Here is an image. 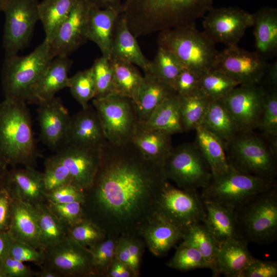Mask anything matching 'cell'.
Listing matches in <instances>:
<instances>
[{
  "instance_id": "6da1fadb",
  "label": "cell",
  "mask_w": 277,
  "mask_h": 277,
  "mask_svg": "<svg viewBox=\"0 0 277 277\" xmlns=\"http://www.w3.org/2000/svg\"><path fill=\"white\" fill-rule=\"evenodd\" d=\"M163 166L148 160L131 141L107 142L90 189L97 203L117 217L131 215L150 193L159 194L168 182Z\"/></svg>"
},
{
  "instance_id": "7a4b0ae2",
  "label": "cell",
  "mask_w": 277,
  "mask_h": 277,
  "mask_svg": "<svg viewBox=\"0 0 277 277\" xmlns=\"http://www.w3.org/2000/svg\"><path fill=\"white\" fill-rule=\"evenodd\" d=\"M213 0H125L121 13L135 37L195 24Z\"/></svg>"
},
{
  "instance_id": "3957f363",
  "label": "cell",
  "mask_w": 277,
  "mask_h": 277,
  "mask_svg": "<svg viewBox=\"0 0 277 277\" xmlns=\"http://www.w3.org/2000/svg\"><path fill=\"white\" fill-rule=\"evenodd\" d=\"M38 156L27 102L5 98L0 103V160L7 166L34 167Z\"/></svg>"
},
{
  "instance_id": "277c9868",
  "label": "cell",
  "mask_w": 277,
  "mask_h": 277,
  "mask_svg": "<svg viewBox=\"0 0 277 277\" xmlns=\"http://www.w3.org/2000/svg\"><path fill=\"white\" fill-rule=\"evenodd\" d=\"M240 238L268 245L277 238V185L248 199L234 209Z\"/></svg>"
},
{
  "instance_id": "5b68a950",
  "label": "cell",
  "mask_w": 277,
  "mask_h": 277,
  "mask_svg": "<svg viewBox=\"0 0 277 277\" xmlns=\"http://www.w3.org/2000/svg\"><path fill=\"white\" fill-rule=\"evenodd\" d=\"M157 41L159 46L172 52L184 68L199 76L212 69L219 53L215 43L195 24L162 31Z\"/></svg>"
},
{
  "instance_id": "8992f818",
  "label": "cell",
  "mask_w": 277,
  "mask_h": 277,
  "mask_svg": "<svg viewBox=\"0 0 277 277\" xmlns=\"http://www.w3.org/2000/svg\"><path fill=\"white\" fill-rule=\"evenodd\" d=\"M225 148L230 166L252 175L275 180L277 151L262 133L240 131Z\"/></svg>"
},
{
  "instance_id": "52a82bcc",
  "label": "cell",
  "mask_w": 277,
  "mask_h": 277,
  "mask_svg": "<svg viewBox=\"0 0 277 277\" xmlns=\"http://www.w3.org/2000/svg\"><path fill=\"white\" fill-rule=\"evenodd\" d=\"M54 58L45 39L31 53L5 57L2 86L5 98L27 102L37 82Z\"/></svg>"
},
{
  "instance_id": "ba28073f",
  "label": "cell",
  "mask_w": 277,
  "mask_h": 277,
  "mask_svg": "<svg viewBox=\"0 0 277 277\" xmlns=\"http://www.w3.org/2000/svg\"><path fill=\"white\" fill-rule=\"evenodd\" d=\"M276 185V180L252 175L229 165L225 172L212 176L202 189V199L234 209L251 197Z\"/></svg>"
},
{
  "instance_id": "9c48e42d",
  "label": "cell",
  "mask_w": 277,
  "mask_h": 277,
  "mask_svg": "<svg viewBox=\"0 0 277 277\" xmlns=\"http://www.w3.org/2000/svg\"><path fill=\"white\" fill-rule=\"evenodd\" d=\"M163 169L168 180L186 190L203 189L212 177L209 166L194 142L173 147Z\"/></svg>"
},
{
  "instance_id": "30bf717a",
  "label": "cell",
  "mask_w": 277,
  "mask_h": 277,
  "mask_svg": "<svg viewBox=\"0 0 277 277\" xmlns=\"http://www.w3.org/2000/svg\"><path fill=\"white\" fill-rule=\"evenodd\" d=\"M96 109L108 142L114 145L131 141L139 123L135 102L131 98L111 94L100 98H93Z\"/></svg>"
},
{
  "instance_id": "8fae6325",
  "label": "cell",
  "mask_w": 277,
  "mask_h": 277,
  "mask_svg": "<svg viewBox=\"0 0 277 277\" xmlns=\"http://www.w3.org/2000/svg\"><path fill=\"white\" fill-rule=\"evenodd\" d=\"M158 214L185 230L203 222L205 209L203 200L197 190L176 188L168 183L157 199Z\"/></svg>"
},
{
  "instance_id": "7c38bea8",
  "label": "cell",
  "mask_w": 277,
  "mask_h": 277,
  "mask_svg": "<svg viewBox=\"0 0 277 277\" xmlns=\"http://www.w3.org/2000/svg\"><path fill=\"white\" fill-rule=\"evenodd\" d=\"M37 0H11L3 11L5 57L17 55L28 43L38 19Z\"/></svg>"
},
{
  "instance_id": "4fadbf2b",
  "label": "cell",
  "mask_w": 277,
  "mask_h": 277,
  "mask_svg": "<svg viewBox=\"0 0 277 277\" xmlns=\"http://www.w3.org/2000/svg\"><path fill=\"white\" fill-rule=\"evenodd\" d=\"M203 22L204 32L215 44L238 46L246 29L252 26V14L237 7H212Z\"/></svg>"
},
{
  "instance_id": "5bb4252c",
  "label": "cell",
  "mask_w": 277,
  "mask_h": 277,
  "mask_svg": "<svg viewBox=\"0 0 277 277\" xmlns=\"http://www.w3.org/2000/svg\"><path fill=\"white\" fill-rule=\"evenodd\" d=\"M268 64L256 52L234 46L219 52L212 69L223 72L240 85H259Z\"/></svg>"
},
{
  "instance_id": "9a60e30c",
  "label": "cell",
  "mask_w": 277,
  "mask_h": 277,
  "mask_svg": "<svg viewBox=\"0 0 277 277\" xmlns=\"http://www.w3.org/2000/svg\"><path fill=\"white\" fill-rule=\"evenodd\" d=\"M43 250L44 265L56 271L61 277L85 276L95 272L89 249L68 236Z\"/></svg>"
},
{
  "instance_id": "2e32d148",
  "label": "cell",
  "mask_w": 277,
  "mask_h": 277,
  "mask_svg": "<svg viewBox=\"0 0 277 277\" xmlns=\"http://www.w3.org/2000/svg\"><path fill=\"white\" fill-rule=\"evenodd\" d=\"M265 92L260 85H239L221 100L241 131L258 129L264 104Z\"/></svg>"
},
{
  "instance_id": "e0dca14e",
  "label": "cell",
  "mask_w": 277,
  "mask_h": 277,
  "mask_svg": "<svg viewBox=\"0 0 277 277\" xmlns=\"http://www.w3.org/2000/svg\"><path fill=\"white\" fill-rule=\"evenodd\" d=\"M91 5L78 0L49 43L53 57L69 56L88 40V24Z\"/></svg>"
},
{
  "instance_id": "ac0fdd59",
  "label": "cell",
  "mask_w": 277,
  "mask_h": 277,
  "mask_svg": "<svg viewBox=\"0 0 277 277\" xmlns=\"http://www.w3.org/2000/svg\"><path fill=\"white\" fill-rule=\"evenodd\" d=\"M38 105L41 139L56 152L64 145L71 116L58 97L54 96Z\"/></svg>"
},
{
  "instance_id": "d6986e66",
  "label": "cell",
  "mask_w": 277,
  "mask_h": 277,
  "mask_svg": "<svg viewBox=\"0 0 277 277\" xmlns=\"http://www.w3.org/2000/svg\"><path fill=\"white\" fill-rule=\"evenodd\" d=\"M107 142L98 114L93 105H89L71 116L64 146L99 149Z\"/></svg>"
},
{
  "instance_id": "ffe728a7",
  "label": "cell",
  "mask_w": 277,
  "mask_h": 277,
  "mask_svg": "<svg viewBox=\"0 0 277 277\" xmlns=\"http://www.w3.org/2000/svg\"><path fill=\"white\" fill-rule=\"evenodd\" d=\"M102 148L86 149L65 145L54 155L68 168L72 184L84 191L92 186L100 164Z\"/></svg>"
},
{
  "instance_id": "44dd1931",
  "label": "cell",
  "mask_w": 277,
  "mask_h": 277,
  "mask_svg": "<svg viewBox=\"0 0 277 277\" xmlns=\"http://www.w3.org/2000/svg\"><path fill=\"white\" fill-rule=\"evenodd\" d=\"M72 64L68 56L54 57L37 82L27 103L38 104L55 96L62 89L68 88V74Z\"/></svg>"
},
{
  "instance_id": "7402d4cb",
  "label": "cell",
  "mask_w": 277,
  "mask_h": 277,
  "mask_svg": "<svg viewBox=\"0 0 277 277\" xmlns=\"http://www.w3.org/2000/svg\"><path fill=\"white\" fill-rule=\"evenodd\" d=\"M9 189L11 196V205L8 231L13 240L42 249L33 206L22 201Z\"/></svg>"
},
{
  "instance_id": "603a6c76",
  "label": "cell",
  "mask_w": 277,
  "mask_h": 277,
  "mask_svg": "<svg viewBox=\"0 0 277 277\" xmlns=\"http://www.w3.org/2000/svg\"><path fill=\"white\" fill-rule=\"evenodd\" d=\"M7 184L13 193L33 206L46 202L43 172L34 167L25 166L8 170Z\"/></svg>"
},
{
  "instance_id": "cb8c5ba5",
  "label": "cell",
  "mask_w": 277,
  "mask_h": 277,
  "mask_svg": "<svg viewBox=\"0 0 277 277\" xmlns=\"http://www.w3.org/2000/svg\"><path fill=\"white\" fill-rule=\"evenodd\" d=\"M110 58L131 63L142 69L144 73L148 72L151 67V62L142 53L121 12L114 26Z\"/></svg>"
},
{
  "instance_id": "d4e9b609",
  "label": "cell",
  "mask_w": 277,
  "mask_h": 277,
  "mask_svg": "<svg viewBox=\"0 0 277 277\" xmlns=\"http://www.w3.org/2000/svg\"><path fill=\"white\" fill-rule=\"evenodd\" d=\"M171 135L138 123L131 141L148 160L163 166L173 148Z\"/></svg>"
},
{
  "instance_id": "484cf974",
  "label": "cell",
  "mask_w": 277,
  "mask_h": 277,
  "mask_svg": "<svg viewBox=\"0 0 277 277\" xmlns=\"http://www.w3.org/2000/svg\"><path fill=\"white\" fill-rule=\"evenodd\" d=\"M247 245L241 239L229 240L219 244L216 260L217 276L223 274L227 277H241L254 259Z\"/></svg>"
},
{
  "instance_id": "4316f807",
  "label": "cell",
  "mask_w": 277,
  "mask_h": 277,
  "mask_svg": "<svg viewBox=\"0 0 277 277\" xmlns=\"http://www.w3.org/2000/svg\"><path fill=\"white\" fill-rule=\"evenodd\" d=\"M121 10L91 7L88 18L87 37L100 48L102 56L110 59L113 31Z\"/></svg>"
},
{
  "instance_id": "83f0119b",
  "label": "cell",
  "mask_w": 277,
  "mask_h": 277,
  "mask_svg": "<svg viewBox=\"0 0 277 277\" xmlns=\"http://www.w3.org/2000/svg\"><path fill=\"white\" fill-rule=\"evenodd\" d=\"M252 14L256 52L267 60L277 51V10L266 7Z\"/></svg>"
},
{
  "instance_id": "f1b7e54d",
  "label": "cell",
  "mask_w": 277,
  "mask_h": 277,
  "mask_svg": "<svg viewBox=\"0 0 277 277\" xmlns=\"http://www.w3.org/2000/svg\"><path fill=\"white\" fill-rule=\"evenodd\" d=\"M175 94L170 85L150 73H144L135 104L139 123L146 122L158 106Z\"/></svg>"
},
{
  "instance_id": "f546056e",
  "label": "cell",
  "mask_w": 277,
  "mask_h": 277,
  "mask_svg": "<svg viewBox=\"0 0 277 277\" xmlns=\"http://www.w3.org/2000/svg\"><path fill=\"white\" fill-rule=\"evenodd\" d=\"M203 201L205 216L203 223L219 244L233 239H241L233 209L215 202Z\"/></svg>"
},
{
  "instance_id": "4dcf8cb0",
  "label": "cell",
  "mask_w": 277,
  "mask_h": 277,
  "mask_svg": "<svg viewBox=\"0 0 277 277\" xmlns=\"http://www.w3.org/2000/svg\"><path fill=\"white\" fill-rule=\"evenodd\" d=\"M200 126L220 138L224 144L241 131L221 100L211 101Z\"/></svg>"
},
{
  "instance_id": "1f68e13d",
  "label": "cell",
  "mask_w": 277,
  "mask_h": 277,
  "mask_svg": "<svg viewBox=\"0 0 277 277\" xmlns=\"http://www.w3.org/2000/svg\"><path fill=\"white\" fill-rule=\"evenodd\" d=\"M195 131L194 143L209 166L212 176L226 172L229 167V164L224 142L201 126Z\"/></svg>"
},
{
  "instance_id": "d6a6232c",
  "label": "cell",
  "mask_w": 277,
  "mask_h": 277,
  "mask_svg": "<svg viewBox=\"0 0 277 277\" xmlns=\"http://www.w3.org/2000/svg\"><path fill=\"white\" fill-rule=\"evenodd\" d=\"M146 232V238L152 252L162 255L168 252L180 239L184 230L157 214Z\"/></svg>"
},
{
  "instance_id": "836d02e7",
  "label": "cell",
  "mask_w": 277,
  "mask_h": 277,
  "mask_svg": "<svg viewBox=\"0 0 277 277\" xmlns=\"http://www.w3.org/2000/svg\"><path fill=\"white\" fill-rule=\"evenodd\" d=\"M183 243L196 248L208 263L213 276H217L216 260L219 243L202 222L184 230Z\"/></svg>"
},
{
  "instance_id": "e575fe53",
  "label": "cell",
  "mask_w": 277,
  "mask_h": 277,
  "mask_svg": "<svg viewBox=\"0 0 277 277\" xmlns=\"http://www.w3.org/2000/svg\"><path fill=\"white\" fill-rule=\"evenodd\" d=\"M42 249L55 245L68 235V226L50 210L47 203L33 206Z\"/></svg>"
},
{
  "instance_id": "d590c367",
  "label": "cell",
  "mask_w": 277,
  "mask_h": 277,
  "mask_svg": "<svg viewBox=\"0 0 277 277\" xmlns=\"http://www.w3.org/2000/svg\"><path fill=\"white\" fill-rule=\"evenodd\" d=\"M113 70V93L128 97L136 104L143 76L135 65L109 59Z\"/></svg>"
},
{
  "instance_id": "8d00e7d4",
  "label": "cell",
  "mask_w": 277,
  "mask_h": 277,
  "mask_svg": "<svg viewBox=\"0 0 277 277\" xmlns=\"http://www.w3.org/2000/svg\"><path fill=\"white\" fill-rule=\"evenodd\" d=\"M140 123L171 135L183 132L179 97L175 94L167 98L155 109L146 122Z\"/></svg>"
},
{
  "instance_id": "74e56055",
  "label": "cell",
  "mask_w": 277,
  "mask_h": 277,
  "mask_svg": "<svg viewBox=\"0 0 277 277\" xmlns=\"http://www.w3.org/2000/svg\"><path fill=\"white\" fill-rule=\"evenodd\" d=\"M77 1L43 0L38 3V19L45 31V39L49 43L61 25L68 16Z\"/></svg>"
},
{
  "instance_id": "f35d334b",
  "label": "cell",
  "mask_w": 277,
  "mask_h": 277,
  "mask_svg": "<svg viewBox=\"0 0 277 277\" xmlns=\"http://www.w3.org/2000/svg\"><path fill=\"white\" fill-rule=\"evenodd\" d=\"M179 97L184 132L195 130L201 125L211 101L199 91L189 95Z\"/></svg>"
},
{
  "instance_id": "ab89813d",
  "label": "cell",
  "mask_w": 277,
  "mask_h": 277,
  "mask_svg": "<svg viewBox=\"0 0 277 277\" xmlns=\"http://www.w3.org/2000/svg\"><path fill=\"white\" fill-rule=\"evenodd\" d=\"M239 85L223 72L212 69L200 76L199 92L211 101L222 100Z\"/></svg>"
},
{
  "instance_id": "60d3db41",
  "label": "cell",
  "mask_w": 277,
  "mask_h": 277,
  "mask_svg": "<svg viewBox=\"0 0 277 277\" xmlns=\"http://www.w3.org/2000/svg\"><path fill=\"white\" fill-rule=\"evenodd\" d=\"M184 68L180 62L172 52L159 46L156 56L154 60L151 62L150 69L148 72L172 87L177 77Z\"/></svg>"
},
{
  "instance_id": "b9f144b4",
  "label": "cell",
  "mask_w": 277,
  "mask_h": 277,
  "mask_svg": "<svg viewBox=\"0 0 277 277\" xmlns=\"http://www.w3.org/2000/svg\"><path fill=\"white\" fill-rule=\"evenodd\" d=\"M68 88L71 95L82 108H87L89 102L95 96V87L91 67L69 77Z\"/></svg>"
},
{
  "instance_id": "7bdbcfd3",
  "label": "cell",
  "mask_w": 277,
  "mask_h": 277,
  "mask_svg": "<svg viewBox=\"0 0 277 277\" xmlns=\"http://www.w3.org/2000/svg\"><path fill=\"white\" fill-rule=\"evenodd\" d=\"M43 183L45 193L62 186L72 184V179L67 167L54 154L45 161Z\"/></svg>"
},
{
  "instance_id": "ee69618b",
  "label": "cell",
  "mask_w": 277,
  "mask_h": 277,
  "mask_svg": "<svg viewBox=\"0 0 277 277\" xmlns=\"http://www.w3.org/2000/svg\"><path fill=\"white\" fill-rule=\"evenodd\" d=\"M91 68L95 87L94 98L113 94V70L110 60L102 56L95 59Z\"/></svg>"
},
{
  "instance_id": "f6af8a7d",
  "label": "cell",
  "mask_w": 277,
  "mask_h": 277,
  "mask_svg": "<svg viewBox=\"0 0 277 277\" xmlns=\"http://www.w3.org/2000/svg\"><path fill=\"white\" fill-rule=\"evenodd\" d=\"M168 266L181 271H189L209 266L198 250L193 246L182 243Z\"/></svg>"
},
{
  "instance_id": "bcb514c9",
  "label": "cell",
  "mask_w": 277,
  "mask_h": 277,
  "mask_svg": "<svg viewBox=\"0 0 277 277\" xmlns=\"http://www.w3.org/2000/svg\"><path fill=\"white\" fill-rule=\"evenodd\" d=\"M264 104L258 127L268 137H277V89L264 91Z\"/></svg>"
},
{
  "instance_id": "7dc6e473",
  "label": "cell",
  "mask_w": 277,
  "mask_h": 277,
  "mask_svg": "<svg viewBox=\"0 0 277 277\" xmlns=\"http://www.w3.org/2000/svg\"><path fill=\"white\" fill-rule=\"evenodd\" d=\"M67 236L84 247H90L101 241L102 233L94 223L83 219L78 223L68 227Z\"/></svg>"
},
{
  "instance_id": "c3c4849f",
  "label": "cell",
  "mask_w": 277,
  "mask_h": 277,
  "mask_svg": "<svg viewBox=\"0 0 277 277\" xmlns=\"http://www.w3.org/2000/svg\"><path fill=\"white\" fill-rule=\"evenodd\" d=\"M9 256L22 262H30L42 266L45 261L43 249L36 248L28 244L13 240Z\"/></svg>"
},
{
  "instance_id": "681fc988",
  "label": "cell",
  "mask_w": 277,
  "mask_h": 277,
  "mask_svg": "<svg viewBox=\"0 0 277 277\" xmlns=\"http://www.w3.org/2000/svg\"><path fill=\"white\" fill-rule=\"evenodd\" d=\"M92 259V263L95 272L104 270L112 260L115 251L114 243L108 240L99 242L89 249Z\"/></svg>"
},
{
  "instance_id": "f907efd6",
  "label": "cell",
  "mask_w": 277,
  "mask_h": 277,
  "mask_svg": "<svg viewBox=\"0 0 277 277\" xmlns=\"http://www.w3.org/2000/svg\"><path fill=\"white\" fill-rule=\"evenodd\" d=\"M50 210L68 227L72 226L83 219L82 204L74 202L62 204L47 202Z\"/></svg>"
},
{
  "instance_id": "816d5d0a",
  "label": "cell",
  "mask_w": 277,
  "mask_h": 277,
  "mask_svg": "<svg viewBox=\"0 0 277 277\" xmlns=\"http://www.w3.org/2000/svg\"><path fill=\"white\" fill-rule=\"evenodd\" d=\"M84 192L72 184L62 186L45 193L46 202L53 204H62L84 201Z\"/></svg>"
},
{
  "instance_id": "f5cc1de1",
  "label": "cell",
  "mask_w": 277,
  "mask_h": 277,
  "mask_svg": "<svg viewBox=\"0 0 277 277\" xmlns=\"http://www.w3.org/2000/svg\"><path fill=\"white\" fill-rule=\"evenodd\" d=\"M200 76L192 71L184 68L173 85L176 94L185 96L199 91Z\"/></svg>"
},
{
  "instance_id": "db71d44e",
  "label": "cell",
  "mask_w": 277,
  "mask_h": 277,
  "mask_svg": "<svg viewBox=\"0 0 277 277\" xmlns=\"http://www.w3.org/2000/svg\"><path fill=\"white\" fill-rule=\"evenodd\" d=\"M277 262L254 258L241 277H276Z\"/></svg>"
},
{
  "instance_id": "11a10c76",
  "label": "cell",
  "mask_w": 277,
  "mask_h": 277,
  "mask_svg": "<svg viewBox=\"0 0 277 277\" xmlns=\"http://www.w3.org/2000/svg\"><path fill=\"white\" fill-rule=\"evenodd\" d=\"M35 271L24 262L8 256L0 267V277H32Z\"/></svg>"
},
{
  "instance_id": "9f6ffc18",
  "label": "cell",
  "mask_w": 277,
  "mask_h": 277,
  "mask_svg": "<svg viewBox=\"0 0 277 277\" xmlns=\"http://www.w3.org/2000/svg\"><path fill=\"white\" fill-rule=\"evenodd\" d=\"M11 196L7 184L0 189V230H8L11 217Z\"/></svg>"
},
{
  "instance_id": "6f0895ef",
  "label": "cell",
  "mask_w": 277,
  "mask_h": 277,
  "mask_svg": "<svg viewBox=\"0 0 277 277\" xmlns=\"http://www.w3.org/2000/svg\"><path fill=\"white\" fill-rule=\"evenodd\" d=\"M264 91L277 89V63L268 64L259 84Z\"/></svg>"
},
{
  "instance_id": "680465c9",
  "label": "cell",
  "mask_w": 277,
  "mask_h": 277,
  "mask_svg": "<svg viewBox=\"0 0 277 277\" xmlns=\"http://www.w3.org/2000/svg\"><path fill=\"white\" fill-rule=\"evenodd\" d=\"M115 254L117 259L128 266L134 272H136L125 241H122L115 248Z\"/></svg>"
},
{
  "instance_id": "91938a15",
  "label": "cell",
  "mask_w": 277,
  "mask_h": 277,
  "mask_svg": "<svg viewBox=\"0 0 277 277\" xmlns=\"http://www.w3.org/2000/svg\"><path fill=\"white\" fill-rule=\"evenodd\" d=\"M13 241V239L8 230H0V267L9 256Z\"/></svg>"
},
{
  "instance_id": "94428289",
  "label": "cell",
  "mask_w": 277,
  "mask_h": 277,
  "mask_svg": "<svg viewBox=\"0 0 277 277\" xmlns=\"http://www.w3.org/2000/svg\"><path fill=\"white\" fill-rule=\"evenodd\" d=\"M91 5L101 9L111 8L121 11L122 0H88Z\"/></svg>"
},
{
  "instance_id": "6125c7cd",
  "label": "cell",
  "mask_w": 277,
  "mask_h": 277,
  "mask_svg": "<svg viewBox=\"0 0 277 277\" xmlns=\"http://www.w3.org/2000/svg\"><path fill=\"white\" fill-rule=\"evenodd\" d=\"M128 266L117 259L115 260L110 270V276L112 277H128L130 275Z\"/></svg>"
},
{
  "instance_id": "be15d7a7",
  "label": "cell",
  "mask_w": 277,
  "mask_h": 277,
  "mask_svg": "<svg viewBox=\"0 0 277 277\" xmlns=\"http://www.w3.org/2000/svg\"><path fill=\"white\" fill-rule=\"evenodd\" d=\"M127 247L131 256L136 269H137L140 257V250L137 244L130 241H125Z\"/></svg>"
},
{
  "instance_id": "e7e4bbea",
  "label": "cell",
  "mask_w": 277,
  "mask_h": 277,
  "mask_svg": "<svg viewBox=\"0 0 277 277\" xmlns=\"http://www.w3.org/2000/svg\"><path fill=\"white\" fill-rule=\"evenodd\" d=\"M34 276L36 277H61L56 271L45 265L41 266L38 271H35Z\"/></svg>"
},
{
  "instance_id": "03108f58",
  "label": "cell",
  "mask_w": 277,
  "mask_h": 277,
  "mask_svg": "<svg viewBox=\"0 0 277 277\" xmlns=\"http://www.w3.org/2000/svg\"><path fill=\"white\" fill-rule=\"evenodd\" d=\"M8 170V166L0 160V189L7 181Z\"/></svg>"
},
{
  "instance_id": "003e7915",
  "label": "cell",
  "mask_w": 277,
  "mask_h": 277,
  "mask_svg": "<svg viewBox=\"0 0 277 277\" xmlns=\"http://www.w3.org/2000/svg\"><path fill=\"white\" fill-rule=\"evenodd\" d=\"M11 0H0V10L3 11Z\"/></svg>"
}]
</instances>
